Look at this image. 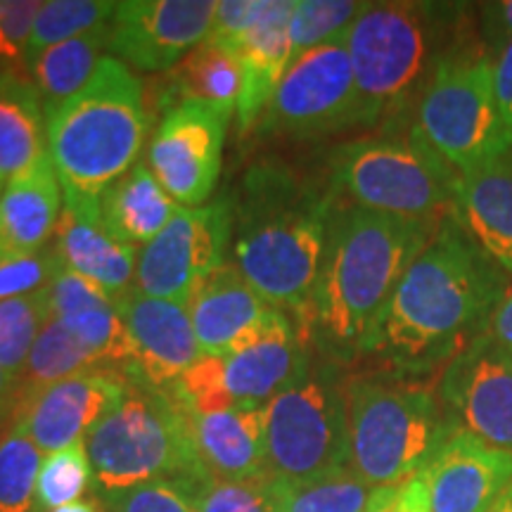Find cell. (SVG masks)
I'll list each match as a JSON object with an SVG mask.
<instances>
[{"label": "cell", "mask_w": 512, "mask_h": 512, "mask_svg": "<svg viewBox=\"0 0 512 512\" xmlns=\"http://www.w3.org/2000/svg\"><path fill=\"white\" fill-rule=\"evenodd\" d=\"M510 290V275L448 214L403 273L363 356L408 380L444 370L489 335Z\"/></svg>", "instance_id": "obj_1"}, {"label": "cell", "mask_w": 512, "mask_h": 512, "mask_svg": "<svg viewBox=\"0 0 512 512\" xmlns=\"http://www.w3.org/2000/svg\"><path fill=\"white\" fill-rule=\"evenodd\" d=\"M337 197L280 159H259L235 195L233 266L268 304L306 328Z\"/></svg>", "instance_id": "obj_2"}, {"label": "cell", "mask_w": 512, "mask_h": 512, "mask_svg": "<svg viewBox=\"0 0 512 512\" xmlns=\"http://www.w3.org/2000/svg\"><path fill=\"white\" fill-rule=\"evenodd\" d=\"M439 223L401 219L337 200L304 328L320 356L335 363L363 356L377 318Z\"/></svg>", "instance_id": "obj_3"}, {"label": "cell", "mask_w": 512, "mask_h": 512, "mask_svg": "<svg viewBox=\"0 0 512 512\" xmlns=\"http://www.w3.org/2000/svg\"><path fill=\"white\" fill-rule=\"evenodd\" d=\"M147 121L143 81L117 57H102L91 81L46 114L62 202H98L128 174L138 164Z\"/></svg>", "instance_id": "obj_4"}, {"label": "cell", "mask_w": 512, "mask_h": 512, "mask_svg": "<svg viewBox=\"0 0 512 512\" xmlns=\"http://www.w3.org/2000/svg\"><path fill=\"white\" fill-rule=\"evenodd\" d=\"M83 439L98 496L162 479L192 496L214 477L197 453L190 406L174 387L126 380L117 406Z\"/></svg>", "instance_id": "obj_5"}, {"label": "cell", "mask_w": 512, "mask_h": 512, "mask_svg": "<svg viewBox=\"0 0 512 512\" xmlns=\"http://www.w3.org/2000/svg\"><path fill=\"white\" fill-rule=\"evenodd\" d=\"M451 5L368 3L347 34L356 81V128H394L448 53Z\"/></svg>", "instance_id": "obj_6"}, {"label": "cell", "mask_w": 512, "mask_h": 512, "mask_svg": "<svg viewBox=\"0 0 512 512\" xmlns=\"http://www.w3.org/2000/svg\"><path fill=\"white\" fill-rule=\"evenodd\" d=\"M351 470L382 489L425 470L458 427L439 394L399 375L347 380Z\"/></svg>", "instance_id": "obj_7"}, {"label": "cell", "mask_w": 512, "mask_h": 512, "mask_svg": "<svg viewBox=\"0 0 512 512\" xmlns=\"http://www.w3.org/2000/svg\"><path fill=\"white\" fill-rule=\"evenodd\" d=\"M456 185V171L415 126L349 140L328 157V188L339 202L401 219H446L456 204Z\"/></svg>", "instance_id": "obj_8"}, {"label": "cell", "mask_w": 512, "mask_h": 512, "mask_svg": "<svg viewBox=\"0 0 512 512\" xmlns=\"http://www.w3.org/2000/svg\"><path fill=\"white\" fill-rule=\"evenodd\" d=\"M351 467L347 380L339 363L313 356L285 392L266 403L264 472L273 482H304Z\"/></svg>", "instance_id": "obj_9"}, {"label": "cell", "mask_w": 512, "mask_h": 512, "mask_svg": "<svg viewBox=\"0 0 512 512\" xmlns=\"http://www.w3.org/2000/svg\"><path fill=\"white\" fill-rule=\"evenodd\" d=\"M413 126L458 176L512 152L496 105L491 55L472 48L441 55L415 102Z\"/></svg>", "instance_id": "obj_10"}, {"label": "cell", "mask_w": 512, "mask_h": 512, "mask_svg": "<svg viewBox=\"0 0 512 512\" xmlns=\"http://www.w3.org/2000/svg\"><path fill=\"white\" fill-rule=\"evenodd\" d=\"M347 34L290 62L256 136L316 140L356 128V81Z\"/></svg>", "instance_id": "obj_11"}, {"label": "cell", "mask_w": 512, "mask_h": 512, "mask_svg": "<svg viewBox=\"0 0 512 512\" xmlns=\"http://www.w3.org/2000/svg\"><path fill=\"white\" fill-rule=\"evenodd\" d=\"M235 197L221 195L202 207H181L162 233L138 254L136 290L188 309L192 294L226 264L233 242Z\"/></svg>", "instance_id": "obj_12"}, {"label": "cell", "mask_w": 512, "mask_h": 512, "mask_svg": "<svg viewBox=\"0 0 512 512\" xmlns=\"http://www.w3.org/2000/svg\"><path fill=\"white\" fill-rule=\"evenodd\" d=\"M233 112L204 100H185L159 119L147 145V166L171 200L202 207L216 190Z\"/></svg>", "instance_id": "obj_13"}, {"label": "cell", "mask_w": 512, "mask_h": 512, "mask_svg": "<svg viewBox=\"0 0 512 512\" xmlns=\"http://www.w3.org/2000/svg\"><path fill=\"white\" fill-rule=\"evenodd\" d=\"M216 3L209 0H126L110 22V53L128 69L169 72L207 41Z\"/></svg>", "instance_id": "obj_14"}, {"label": "cell", "mask_w": 512, "mask_h": 512, "mask_svg": "<svg viewBox=\"0 0 512 512\" xmlns=\"http://www.w3.org/2000/svg\"><path fill=\"white\" fill-rule=\"evenodd\" d=\"M437 394L458 430L512 453V356L489 335L441 370Z\"/></svg>", "instance_id": "obj_15"}, {"label": "cell", "mask_w": 512, "mask_h": 512, "mask_svg": "<svg viewBox=\"0 0 512 512\" xmlns=\"http://www.w3.org/2000/svg\"><path fill=\"white\" fill-rule=\"evenodd\" d=\"M126 392V377L114 370H88L67 380L19 394L15 427L46 453L62 451L86 437Z\"/></svg>", "instance_id": "obj_16"}, {"label": "cell", "mask_w": 512, "mask_h": 512, "mask_svg": "<svg viewBox=\"0 0 512 512\" xmlns=\"http://www.w3.org/2000/svg\"><path fill=\"white\" fill-rule=\"evenodd\" d=\"M114 304L136 344V368L126 380L166 389L204 356L185 306L147 297L136 287H128Z\"/></svg>", "instance_id": "obj_17"}, {"label": "cell", "mask_w": 512, "mask_h": 512, "mask_svg": "<svg viewBox=\"0 0 512 512\" xmlns=\"http://www.w3.org/2000/svg\"><path fill=\"white\" fill-rule=\"evenodd\" d=\"M278 311L233 264H223L211 273L188 304L202 354L216 358L238 354L259 342Z\"/></svg>", "instance_id": "obj_18"}, {"label": "cell", "mask_w": 512, "mask_h": 512, "mask_svg": "<svg viewBox=\"0 0 512 512\" xmlns=\"http://www.w3.org/2000/svg\"><path fill=\"white\" fill-rule=\"evenodd\" d=\"M422 472L430 512H489L512 484V453L458 430Z\"/></svg>", "instance_id": "obj_19"}, {"label": "cell", "mask_w": 512, "mask_h": 512, "mask_svg": "<svg viewBox=\"0 0 512 512\" xmlns=\"http://www.w3.org/2000/svg\"><path fill=\"white\" fill-rule=\"evenodd\" d=\"M316 349L290 313L278 311L264 337L223 358L226 389L240 406H266L309 370Z\"/></svg>", "instance_id": "obj_20"}, {"label": "cell", "mask_w": 512, "mask_h": 512, "mask_svg": "<svg viewBox=\"0 0 512 512\" xmlns=\"http://www.w3.org/2000/svg\"><path fill=\"white\" fill-rule=\"evenodd\" d=\"M294 0H266L256 22L240 38L228 43L242 69L238 112V138L256 131L266 107L292 62L290 17Z\"/></svg>", "instance_id": "obj_21"}, {"label": "cell", "mask_w": 512, "mask_h": 512, "mask_svg": "<svg viewBox=\"0 0 512 512\" xmlns=\"http://www.w3.org/2000/svg\"><path fill=\"white\" fill-rule=\"evenodd\" d=\"M55 252L74 273L117 299L136 280L138 252L114 238L102 223L100 202H62L55 228Z\"/></svg>", "instance_id": "obj_22"}, {"label": "cell", "mask_w": 512, "mask_h": 512, "mask_svg": "<svg viewBox=\"0 0 512 512\" xmlns=\"http://www.w3.org/2000/svg\"><path fill=\"white\" fill-rule=\"evenodd\" d=\"M453 216L512 278V152L458 176Z\"/></svg>", "instance_id": "obj_23"}, {"label": "cell", "mask_w": 512, "mask_h": 512, "mask_svg": "<svg viewBox=\"0 0 512 512\" xmlns=\"http://www.w3.org/2000/svg\"><path fill=\"white\" fill-rule=\"evenodd\" d=\"M190 427L202 465L216 479L266 477V406L235 403L214 413H195L190 408Z\"/></svg>", "instance_id": "obj_24"}, {"label": "cell", "mask_w": 512, "mask_h": 512, "mask_svg": "<svg viewBox=\"0 0 512 512\" xmlns=\"http://www.w3.org/2000/svg\"><path fill=\"white\" fill-rule=\"evenodd\" d=\"M62 214V188L50 155L5 185L0 195V256L48 247Z\"/></svg>", "instance_id": "obj_25"}, {"label": "cell", "mask_w": 512, "mask_h": 512, "mask_svg": "<svg viewBox=\"0 0 512 512\" xmlns=\"http://www.w3.org/2000/svg\"><path fill=\"white\" fill-rule=\"evenodd\" d=\"M48 155L46 110L27 74L0 67V185Z\"/></svg>", "instance_id": "obj_26"}, {"label": "cell", "mask_w": 512, "mask_h": 512, "mask_svg": "<svg viewBox=\"0 0 512 512\" xmlns=\"http://www.w3.org/2000/svg\"><path fill=\"white\" fill-rule=\"evenodd\" d=\"M98 202L107 230L133 247L155 240L181 209L159 185L150 166L140 162L102 192Z\"/></svg>", "instance_id": "obj_27"}, {"label": "cell", "mask_w": 512, "mask_h": 512, "mask_svg": "<svg viewBox=\"0 0 512 512\" xmlns=\"http://www.w3.org/2000/svg\"><path fill=\"white\" fill-rule=\"evenodd\" d=\"M242 91V69L238 57L226 46L214 41H204L185 55L171 74L169 83L162 91L159 105L171 107L185 100H204L219 105L223 110L235 112Z\"/></svg>", "instance_id": "obj_28"}, {"label": "cell", "mask_w": 512, "mask_h": 512, "mask_svg": "<svg viewBox=\"0 0 512 512\" xmlns=\"http://www.w3.org/2000/svg\"><path fill=\"white\" fill-rule=\"evenodd\" d=\"M110 48V24L69 38L48 48L36 60L24 64V72L36 86L46 114L69 100L91 81L102 62V50Z\"/></svg>", "instance_id": "obj_29"}, {"label": "cell", "mask_w": 512, "mask_h": 512, "mask_svg": "<svg viewBox=\"0 0 512 512\" xmlns=\"http://www.w3.org/2000/svg\"><path fill=\"white\" fill-rule=\"evenodd\" d=\"M88 370H110L100 363L88 344H83L62 320L50 318L43 325L34 349L27 358V366L19 377V394L36 392L50 384L67 380Z\"/></svg>", "instance_id": "obj_30"}, {"label": "cell", "mask_w": 512, "mask_h": 512, "mask_svg": "<svg viewBox=\"0 0 512 512\" xmlns=\"http://www.w3.org/2000/svg\"><path fill=\"white\" fill-rule=\"evenodd\" d=\"M268 484L275 512H366L375 491L351 467L304 482Z\"/></svg>", "instance_id": "obj_31"}, {"label": "cell", "mask_w": 512, "mask_h": 512, "mask_svg": "<svg viewBox=\"0 0 512 512\" xmlns=\"http://www.w3.org/2000/svg\"><path fill=\"white\" fill-rule=\"evenodd\" d=\"M114 12H117V3H107V0H48L36 15L22 67L69 38L107 27Z\"/></svg>", "instance_id": "obj_32"}, {"label": "cell", "mask_w": 512, "mask_h": 512, "mask_svg": "<svg viewBox=\"0 0 512 512\" xmlns=\"http://www.w3.org/2000/svg\"><path fill=\"white\" fill-rule=\"evenodd\" d=\"M50 320L43 290L0 299V368L19 380L43 325Z\"/></svg>", "instance_id": "obj_33"}, {"label": "cell", "mask_w": 512, "mask_h": 512, "mask_svg": "<svg viewBox=\"0 0 512 512\" xmlns=\"http://www.w3.org/2000/svg\"><path fill=\"white\" fill-rule=\"evenodd\" d=\"M43 451L17 427L0 439V512H36Z\"/></svg>", "instance_id": "obj_34"}, {"label": "cell", "mask_w": 512, "mask_h": 512, "mask_svg": "<svg viewBox=\"0 0 512 512\" xmlns=\"http://www.w3.org/2000/svg\"><path fill=\"white\" fill-rule=\"evenodd\" d=\"M366 5L356 0H294L290 17L292 60L347 34Z\"/></svg>", "instance_id": "obj_35"}, {"label": "cell", "mask_w": 512, "mask_h": 512, "mask_svg": "<svg viewBox=\"0 0 512 512\" xmlns=\"http://www.w3.org/2000/svg\"><path fill=\"white\" fill-rule=\"evenodd\" d=\"M93 482V467L88 460L86 439L74 441L62 451L48 453L38 472L36 512H53L64 505L81 501Z\"/></svg>", "instance_id": "obj_36"}, {"label": "cell", "mask_w": 512, "mask_h": 512, "mask_svg": "<svg viewBox=\"0 0 512 512\" xmlns=\"http://www.w3.org/2000/svg\"><path fill=\"white\" fill-rule=\"evenodd\" d=\"M190 498L197 512H275L268 477H209Z\"/></svg>", "instance_id": "obj_37"}, {"label": "cell", "mask_w": 512, "mask_h": 512, "mask_svg": "<svg viewBox=\"0 0 512 512\" xmlns=\"http://www.w3.org/2000/svg\"><path fill=\"white\" fill-rule=\"evenodd\" d=\"M226 368H223V358L202 356L190 370H185L181 380L171 387L176 394L188 403L195 413H214L223 408L235 406L233 396L226 389Z\"/></svg>", "instance_id": "obj_38"}, {"label": "cell", "mask_w": 512, "mask_h": 512, "mask_svg": "<svg viewBox=\"0 0 512 512\" xmlns=\"http://www.w3.org/2000/svg\"><path fill=\"white\" fill-rule=\"evenodd\" d=\"M55 247H43L31 254H15L0 259V299L27 297L46 287L60 266Z\"/></svg>", "instance_id": "obj_39"}, {"label": "cell", "mask_w": 512, "mask_h": 512, "mask_svg": "<svg viewBox=\"0 0 512 512\" xmlns=\"http://www.w3.org/2000/svg\"><path fill=\"white\" fill-rule=\"evenodd\" d=\"M43 297H46L50 318H64L81 309L114 302L105 290H100L98 285L86 280L83 275L74 273L72 268H67L64 264L57 266L53 280L43 287Z\"/></svg>", "instance_id": "obj_40"}, {"label": "cell", "mask_w": 512, "mask_h": 512, "mask_svg": "<svg viewBox=\"0 0 512 512\" xmlns=\"http://www.w3.org/2000/svg\"><path fill=\"white\" fill-rule=\"evenodd\" d=\"M100 498L105 501L107 512H197L192 498L164 479Z\"/></svg>", "instance_id": "obj_41"}, {"label": "cell", "mask_w": 512, "mask_h": 512, "mask_svg": "<svg viewBox=\"0 0 512 512\" xmlns=\"http://www.w3.org/2000/svg\"><path fill=\"white\" fill-rule=\"evenodd\" d=\"M41 5L38 0H0V62L24 60Z\"/></svg>", "instance_id": "obj_42"}, {"label": "cell", "mask_w": 512, "mask_h": 512, "mask_svg": "<svg viewBox=\"0 0 512 512\" xmlns=\"http://www.w3.org/2000/svg\"><path fill=\"white\" fill-rule=\"evenodd\" d=\"M264 5L266 0H223V3H216L207 41L221 43V46L233 43L259 19Z\"/></svg>", "instance_id": "obj_43"}, {"label": "cell", "mask_w": 512, "mask_h": 512, "mask_svg": "<svg viewBox=\"0 0 512 512\" xmlns=\"http://www.w3.org/2000/svg\"><path fill=\"white\" fill-rule=\"evenodd\" d=\"M366 512H430L425 472H418L396 486L375 489Z\"/></svg>", "instance_id": "obj_44"}, {"label": "cell", "mask_w": 512, "mask_h": 512, "mask_svg": "<svg viewBox=\"0 0 512 512\" xmlns=\"http://www.w3.org/2000/svg\"><path fill=\"white\" fill-rule=\"evenodd\" d=\"M489 55L491 64H494V93L498 114H501L505 136H508L512 150V38Z\"/></svg>", "instance_id": "obj_45"}, {"label": "cell", "mask_w": 512, "mask_h": 512, "mask_svg": "<svg viewBox=\"0 0 512 512\" xmlns=\"http://www.w3.org/2000/svg\"><path fill=\"white\" fill-rule=\"evenodd\" d=\"M482 31L489 53H494L512 38V0L482 5Z\"/></svg>", "instance_id": "obj_46"}, {"label": "cell", "mask_w": 512, "mask_h": 512, "mask_svg": "<svg viewBox=\"0 0 512 512\" xmlns=\"http://www.w3.org/2000/svg\"><path fill=\"white\" fill-rule=\"evenodd\" d=\"M489 337L512 356V290L505 294V299L498 306L494 323H491Z\"/></svg>", "instance_id": "obj_47"}, {"label": "cell", "mask_w": 512, "mask_h": 512, "mask_svg": "<svg viewBox=\"0 0 512 512\" xmlns=\"http://www.w3.org/2000/svg\"><path fill=\"white\" fill-rule=\"evenodd\" d=\"M17 392H19V380L10 377L3 368H0V422H3V418L10 411H15Z\"/></svg>", "instance_id": "obj_48"}, {"label": "cell", "mask_w": 512, "mask_h": 512, "mask_svg": "<svg viewBox=\"0 0 512 512\" xmlns=\"http://www.w3.org/2000/svg\"><path fill=\"white\" fill-rule=\"evenodd\" d=\"M53 512H107V505L100 496L93 498H81V501L64 505V508H57Z\"/></svg>", "instance_id": "obj_49"}, {"label": "cell", "mask_w": 512, "mask_h": 512, "mask_svg": "<svg viewBox=\"0 0 512 512\" xmlns=\"http://www.w3.org/2000/svg\"><path fill=\"white\" fill-rule=\"evenodd\" d=\"M489 512H512V484L503 491V496L491 505Z\"/></svg>", "instance_id": "obj_50"}, {"label": "cell", "mask_w": 512, "mask_h": 512, "mask_svg": "<svg viewBox=\"0 0 512 512\" xmlns=\"http://www.w3.org/2000/svg\"><path fill=\"white\" fill-rule=\"evenodd\" d=\"M0 259H3V256H0Z\"/></svg>", "instance_id": "obj_51"}]
</instances>
